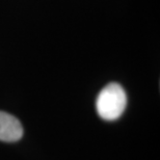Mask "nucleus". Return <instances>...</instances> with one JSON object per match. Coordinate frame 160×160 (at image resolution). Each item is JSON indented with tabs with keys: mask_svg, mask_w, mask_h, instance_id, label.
Returning a JSON list of instances; mask_svg holds the SVG:
<instances>
[{
	"mask_svg": "<svg viewBox=\"0 0 160 160\" xmlns=\"http://www.w3.org/2000/svg\"><path fill=\"white\" fill-rule=\"evenodd\" d=\"M127 105V96L124 88L116 82L107 84L99 92L96 108L101 119L114 121L123 114Z\"/></svg>",
	"mask_w": 160,
	"mask_h": 160,
	"instance_id": "nucleus-1",
	"label": "nucleus"
},
{
	"mask_svg": "<svg viewBox=\"0 0 160 160\" xmlns=\"http://www.w3.org/2000/svg\"><path fill=\"white\" fill-rule=\"evenodd\" d=\"M23 135V127L17 118L4 111H0V140L17 142Z\"/></svg>",
	"mask_w": 160,
	"mask_h": 160,
	"instance_id": "nucleus-2",
	"label": "nucleus"
}]
</instances>
